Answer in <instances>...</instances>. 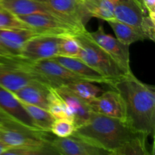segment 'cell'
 Here are the masks:
<instances>
[{
	"mask_svg": "<svg viewBox=\"0 0 155 155\" xmlns=\"http://www.w3.org/2000/svg\"><path fill=\"white\" fill-rule=\"evenodd\" d=\"M123 100L124 122L134 132L150 136L155 130L154 86L143 83L133 72L125 74L108 85Z\"/></svg>",
	"mask_w": 155,
	"mask_h": 155,
	"instance_id": "1",
	"label": "cell"
},
{
	"mask_svg": "<svg viewBox=\"0 0 155 155\" xmlns=\"http://www.w3.org/2000/svg\"><path fill=\"white\" fill-rule=\"evenodd\" d=\"M137 133L124 121L117 118L92 112L89 119L83 125L76 128L74 134L91 145L115 155Z\"/></svg>",
	"mask_w": 155,
	"mask_h": 155,
	"instance_id": "2",
	"label": "cell"
},
{
	"mask_svg": "<svg viewBox=\"0 0 155 155\" xmlns=\"http://www.w3.org/2000/svg\"><path fill=\"white\" fill-rule=\"evenodd\" d=\"M74 36L80 46L77 58L107 79L108 85L125 74L110 56L91 38L87 30H83Z\"/></svg>",
	"mask_w": 155,
	"mask_h": 155,
	"instance_id": "3",
	"label": "cell"
},
{
	"mask_svg": "<svg viewBox=\"0 0 155 155\" xmlns=\"http://www.w3.org/2000/svg\"><path fill=\"white\" fill-rule=\"evenodd\" d=\"M48 133L33 129L13 120H5L0 124V143L8 148L24 145H48Z\"/></svg>",
	"mask_w": 155,
	"mask_h": 155,
	"instance_id": "4",
	"label": "cell"
},
{
	"mask_svg": "<svg viewBox=\"0 0 155 155\" xmlns=\"http://www.w3.org/2000/svg\"><path fill=\"white\" fill-rule=\"evenodd\" d=\"M23 64L26 68L39 79V81L54 89L83 80L53 58L36 61L23 60Z\"/></svg>",
	"mask_w": 155,
	"mask_h": 155,
	"instance_id": "5",
	"label": "cell"
},
{
	"mask_svg": "<svg viewBox=\"0 0 155 155\" xmlns=\"http://www.w3.org/2000/svg\"><path fill=\"white\" fill-rule=\"evenodd\" d=\"M21 21L25 23L31 30L39 35L64 36L67 35L75 36L83 29L64 22L55 17L42 14H34L30 15L17 16Z\"/></svg>",
	"mask_w": 155,
	"mask_h": 155,
	"instance_id": "6",
	"label": "cell"
},
{
	"mask_svg": "<svg viewBox=\"0 0 155 155\" xmlns=\"http://www.w3.org/2000/svg\"><path fill=\"white\" fill-rule=\"evenodd\" d=\"M49 8L59 19L85 30L91 18L82 0H36Z\"/></svg>",
	"mask_w": 155,
	"mask_h": 155,
	"instance_id": "7",
	"label": "cell"
},
{
	"mask_svg": "<svg viewBox=\"0 0 155 155\" xmlns=\"http://www.w3.org/2000/svg\"><path fill=\"white\" fill-rule=\"evenodd\" d=\"M61 36L37 35L29 39L20 52L19 57L27 61L52 58L58 55Z\"/></svg>",
	"mask_w": 155,
	"mask_h": 155,
	"instance_id": "8",
	"label": "cell"
},
{
	"mask_svg": "<svg viewBox=\"0 0 155 155\" xmlns=\"http://www.w3.org/2000/svg\"><path fill=\"white\" fill-rule=\"evenodd\" d=\"M92 39L110 56L125 74L131 72L130 60V45L120 42L117 38L107 34L102 25L95 31L89 32Z\"/></svg>",
	"mask_w": 155,
	"mask_h": 155,
	"instance_id": "9",
	"label": "cell"
},
{
	"mask_svg": "<svg viewBox=\"0 0 155 155\" xmlns=\"http://www.w3.org/2000/svg\"><path fill=\"white\" fill-rule=\"evenodd\" d=\"M38 80L39 79L23 64V60L0 64V87L11 92ZM41 82V81H40Z\"/></svg>",
	"mask_w": 155,
	"mask_h": 155,
	"instance_id": "10",
	"label": "cell"
},
{
	"mask_svg": "<svg viewBox=\"0 0 155 155\" xmlns=\"http://www.w3.org/2000/svg\"><path fill=\"white\" fill-rule=\"evenodd\" d=\"M50 145L57 154L61 155H110L74 133L68 137H56L50 140Z\"/></svg>",
	"mask_w": 155,
	"mask_h": 155,
	"instance_id": "11",
	"label": "cell"
},
{
	"mask_svg": "<svg viewBox=\"0 0 155 155\" xmlns=\"http://www.w3.org/2000/svg\"><path fill=\"white\" fill-rule=\"evenodd\" d=\"M92 112L117 118L124 121L125 112L123 100L115 89L104 91L93 99L88 101Z\"/></svg>",
	"mask_w": 155,
	"mask_h": 155,
	"instance_id": "12",
	"label": "cell"
},
{
	"mask_svg": "<svg viewBox=\"0 0 155 155\" xmlns=\"http://www.w3.org/2000/svg\"><path fill=\"white\" fill-rule=\"evenodd\" d=\"M145 16L146 9L138 0H117L115 3V18L121 22L134 27L142 33V24Z\"/></svg>",
	"mask_w": 155,
	"mask_h": 155,
	"instance_id": "13",
	"label": "cell"
},
{
	"mask_svg": "<svg viewBox=\"0 0 155 155\" xmlns=\"http://www.w3.org/2000/svg\"><path fill=\"white\" fill-rule=\"evenodd\" d=\"M54 89L64 101L72 114L76 128L87 122L92 111L86 100L76 95L66 86L54 88Z\"/></svg>",
	"mask_w": 155,
	"mask_h": 155,
	"instance_id": "14",
	"label": "cell"
},
{
	"mask_svg": "<svg viewBox=\"0 0 155 155\" xmlns=\"http://www.w3.org/2000/svg\"><path fill=\"white\" fill-rule=\"evenodd\" d=\"M0 111L11 120L33 129L39 130L35 126L19 100L7 89L0 87Z\"/></svg>",
	"mask_w": 155,
	"mask_h": 155,
	"instance_id": "15",
	"label": "cell"
},
{
	"mask_svg": "<svg viewBox=\"0 0 155 155\" xmlns=\"http://www.w3.org/2000/svg\"><path fill=\"white\" fill-rule=\"evenodd\" d=\"M51 88L48 85L36 80L12 93L20 101L48 110Z\"/></svg>",
	"mask_w": 155,
	"mask_h": 155,
	"instance_id": "16",
	"label": "cell"
},
{
	"mask_svg": "<svg viewBox=\"0 0 155 155\" xmlns=\"http://www.w3.org/2000/svg\"><path fill=\"white\" fill-rule=\"evenodd\" d=\"M52 58L83 80L108 85L107 79L78 58L56 55Z\"/></svg>",
	"mask_w": 155,
	"mask_h": 155,
	"instance_id": "17",
	"label": "cell"
},
{
	"mask_svg": "<svg viewBox=\"0 0 155 155\" xmlns=\"http://www.w3.org/2000/svg\"><path fill=\"white\" fill-rule=\"evenodd\" d=\"M0 8L16 16L42 14L58 18L49 8L36 0H0Z\"/></svg>",
	"mask_w": 155,
	"mask_h": 155,
	"instance_id": "18",
	"label": "cell"
},
{
	"mask_svg": "<svg viewBox=\"0 0 155 155\" xmlns=\"http://www.w3.org/2000/svg\"><path fill=\"white\" fill-rule=\"evenodd\" d=\"M37 35L39 34L31 29L17 28L0 30L1 40L6 48L18 58H20V52L26 42L32 37Z\"/></svg>",
	"mask_w": 155,
	"mask_h": 155,
	"instance_id": "19",
	"label": "cell"
},
{
	"mask_svg": "<svg viewBox=\"0 0 155 155\" xmlns=\"http://www.w3.org/2000/svg\"><path fill=\"white\" fill-rule=\"evenodd\" d=\"M116 35V38L124 44L130 45L138 41L145 40L143 34L138 29L113 18L107 21Z\"/></svg>",
	"mask_w": 155,
	"mask_h": 155,
	"instance_id": "20",
	"label": "cell"
},
{
	"mask_svg": "<svg viewBox=\"0 0 155 155\" xmlns=\"http://www.w3.org/2000/svg\"><path fill=\"white\" fill-rule=\"evenodd\" d=\"M117 0H83L91 17L108 21L115 18L114 6Z\"/></svg>",
	"mask_w": 155,
	"mask_h": 155,
	"instance_id": "21",
	"label": "cell"
},
{
	"mask_svg": "<svg viewBox=\"0 0 155 155\" xmlns=\"http://www.w3.org/2000/svg\"><path fill=\"white\" fill-rule=\"evenodd\" d=\"M20 102L29 116L31 117L35 126L42 131L49 133L51 125L55 120L50 112L46 109L24 102L22 101H20Z\"/></svg>",
	"mask_w": 155,
	"mask_h": 155,
	"instance_id": "22",
	"label": "cell"
},
{
	"mask_svg": "<svg viewBox=\"0 0 155 155\" xmlns=\"http://www.w3.org/2000/svg\"><path fill=\"white\" fill-rule=\"evenodd\" d=\"M96 83L89 81V80H79L67 85V87L69 88L76 95L80 96L86 101H89L95 97L99 95L104 92V89L95 84Z\"/></svg>",
	"mask_w": 155,
	"mask_h": 155,
	"instance_id": "23",
	"label": "cell"
},
{
	"mask_svg": "<svg viewBox=\"0 0 155 155\" xmlns=\"http://www.w3.org/2000/svg\"><path fill=\"white\" fill-rule=\"evenodd\" d=\"M143 133H137L116 152L115 155H150L147 148V138Z\"/></svg>",
	"mask_w": 155,
	"mask_h": 155,
	"instance_id": "24",
	"label": "cell"
},
{
	"mask_svg": "<svg viewBox=\"0 0 155 155\" xmlns=\"http://www.w3.org/2000/svg\"><path fill=\"white\" fill-rule=\"evenodd\" d=\"M48 110L55 120L68 119L74 121L73 115L68 109V106L53 88H51L48 97Z\"/></svg>",
	"mask_w": 155,
	"mask_h": 155,
	"instance_id": "25",
	"label": "cell"
},
{
	"mask_svg": "<svg viewBox=\"0 0 155 155\" xmlns=\"http://www.w3.org/2000/svg\"><path fill=\"white\" fill-rule=\"evenodd\" d=\"M57 154L51 145H24L7 148L3 155H51Z\"/></svg>",
	"mask_w": 155,
	"mask_h": 155,
	"instance_id": "26",
	"label": "cell"
},
{
	"mask_svg": "<svg viewBox=\"0 0 155 155\" xmlns=\"http://www.w3.org/2000/svg\"><path fill=\"white\" fill-rule=\"evenodd\" d=\"M80 46L74 36L67 35L61 36L59 45L58 55L67 57H78Z\"/></svg>",
	"mask_w": 155,
	"mask_h": 155,
	"instance_id": "27",
	"label": "cell"
},
{
	"mask_svg": "<svg viewBox=\"0 0 155 155\" xmlns=\"http://www.w3.org/2000/svg\"><path fill=\"white\" fill-rule=\"evenodd\" d=\"M76 130L74 121L68 119L54 120L51 127L50 132L56 137L64 138L71 136Z\"/></svg>",
	"mask_w": 155,
	"mask_h": 155,
	"instance_id": "28",
	"label": "cell"
},
{
	"mask_svg": "<svg viewBox=\"0 0 155 155\" xmlns=\"http://www.w3.org/2000/svg\"><path fill=\"white\" fill-rule=\"evenodd\" d=\"M17 28L30 29L16 15L5 9L0 8V30Z\"/></svg>",
	"mask_w": 155,
	"mask_h": 155,
	"instance_id": "29",
	"label": "cell"
},
{
	"mask_svg": "<svg viewBox=\"0 0 155 155\" xmlns=\"http://www.w3.org/2000/svg\"><path fill=\"white\" fill-rule=\"evenodd\" d=\"M145 9L148 10V16L155 21V0H142Z\"/></svg>",
	"mask_w": 155,
	"mask_h": 155,
	"instance_id": "30",
	"label": "cell"
},
{
	"mask_svg": "<svg viewBox=\"0 0 155 155\" xmlns=\"http://www.w3.org/2000/svg\"><path fill=\"white\" fill-rule=\"evenodd\" d=\"M21 60H22V59H21ZM19 61V60H10V59L4 58H1V57H0V64H5V63H10V62H14V61Z\"/></svg>",
	"mask_w": 155,
	"mask_h": 155,
	"instance_id": "31",
	"label": "cell"
},
{
	"mask_svg": "<svg viewBox=\"0 0 155 155\" xmlns=\"http://www.w3.org/2000/svg\"><path fill=\"white\" fill-rule=\"evenodd\" d=\"M7 148H8L6 145H3V144L0 143V155H3L5 151L7 150Z\"/></svg>",
	"mask_w": 155,
	"mask_h": 155,
	"instance_id": "32",
	"label": "cell"
},
{
	"mask_svg": "<svg viewBox=\"0 0 155 155\" xmlns=\"http://www.w3.org/2000/svg\"><path fill=\"white\" fill-rule=\"evenodd\" d=\"M8 119H10V118L6 116L5 114H4L2 112L0 111V124H1L2 121L5 120H8Z\"/></svg>",
	"mask_w": 155,
	"mask_h": 155,
	"instance_id": "33",
	"label": "cell"
},
{
	"mask_svg": "<svg viewBox=\"0 0 155 155\" xmlns=\"http://www.w3.org/2000/svg\"><path fill=\"white\" fill-rule=\"evenodd\" d=\"M138 1H139V2L141 3V4H142V5H143V2H142V0H138Z\"/></svg>",
	"mask_w": 155,
	"mask_h": 155,
	"instance_id": "34",
	"label": "cell"
},
{
	"mask_svg": "<svg viewBox=\"0 0 155 155\" xmlns=\"http://www.w3.org/2000/svg\"><path fill=\"white\" fill-rule=\"evenodd\" d=\"M82 1H83V0H82Z\"/></svg>",
	"mask_w": 155,
	"mask_h": 155,
	"instance_id": "35",
	"label": "cell"
}]
</instances>
